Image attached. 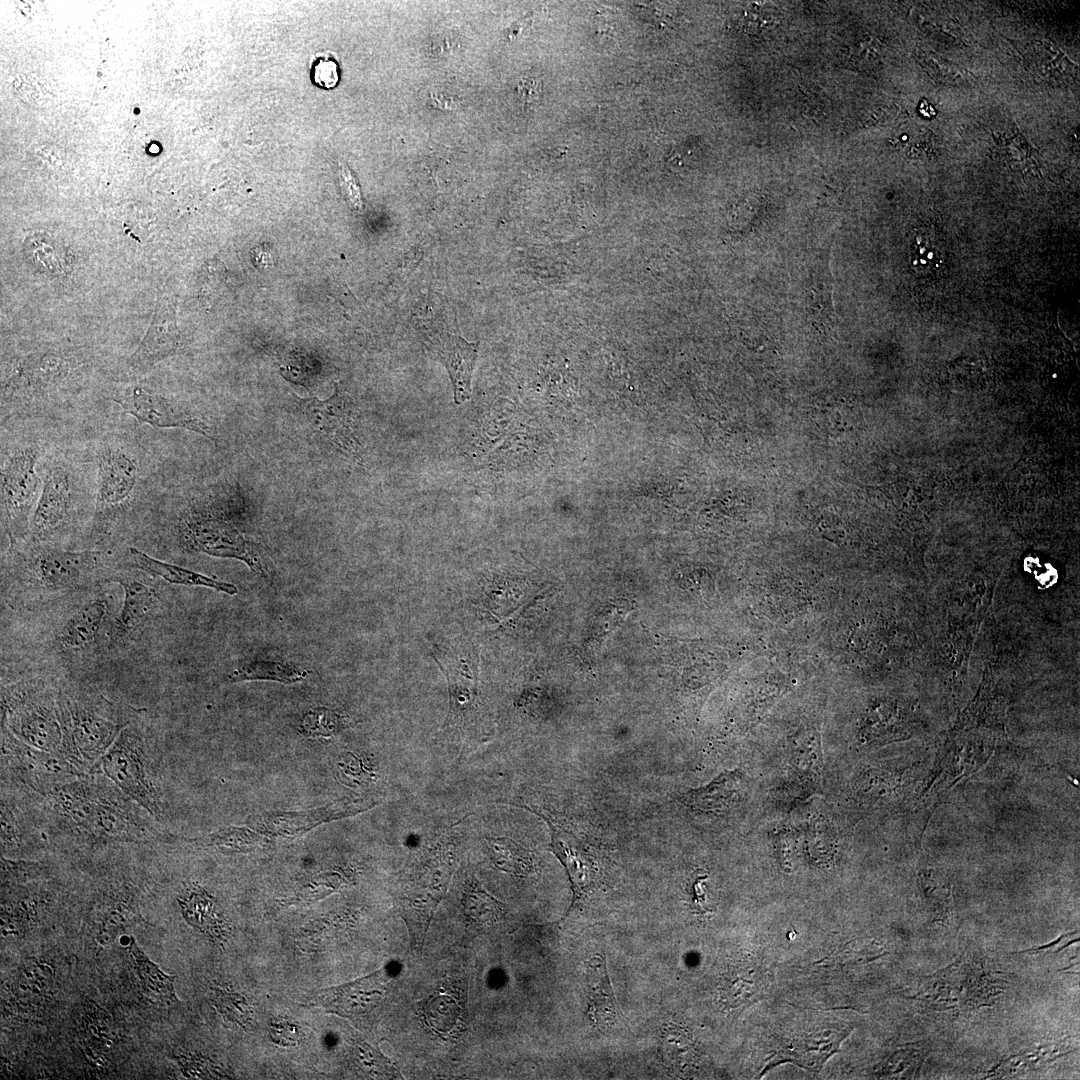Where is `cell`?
Here are the masks:
<instances>
[{
  "instance_id": "1",
  "label": "cell",
  "mask_w": 1080,
  "mask_h": 1080,
  "mask_svg": "<svg viewBox=\"0 0 1080 1080\" xmlns=\"http://www.w3.org/2000/svg\"><path fill=\"white\" fill-rule=\"evenodd\" d=\"M50 795L60 814L92 836L115 841H141L150 836L132 806L104 785L74 779Z\"/></svg>"
},
{
  "instance_id": "2",
  "label": "cell",
  "mask_w": 1080,
  "mask_h": 1080,
  "mask_svg": "<svg viewBox=\"0 0 1080 1080\" xmlns=\"http://www.w3.org/2000/svg\"><path fill=\"white\" fill-rule=\"evenodd\" d=\"M39 456V449L35 444L20 445L2 456V521L11 540L22 537L29 531L42 486L37 472Z\"/></svg>"
},
{
  "instance_id": "3",
  "label": "cell",
  "mask_w": 1080,
  "mask_h": 1080,
  "mask_svg": "<svg viewBox=\"0 0 1080 1080\" xmlns=\"http://www.w3.org/2000/svg\"><path fill=\"white\" fill-rule=\"evenodd\" d=\"M148 762L143 737L136 729L125 727L94 769H100L130 799L159 818L160 802Z\"/></svg>"
},
{
  "instance_id": "4",
  "label": "cell",
  "mask_w": 1080,
  "mask_h": 1080,
  "mask_svg": "<svg viewBox=\"0 0 1080 1080\" xmlns=\"http://www.w3.org/2000/svg\"><path fill=\"white\" fill-rule=\"evenodd\" d=\"M60 706L64 755L82 774L93 770L124 728L90 708L65 701Z\"/></svg>"
},
{
  "instance_id": "5",
  "label": "cell",
  "mask_w": 1080,
  "mask_h": 1080,
  "mask_svg": "<svg viewBox=\"0 0 1080 1080\" xmlns=\"http://www.w3.org/2000/svg\"><path fill=\"white\" fill-rule=\"evenodd\" d=\"M139 479L135 456L115 443L105 444L97 456V490L94 520L108 524L131 501Z\"/></svg>"
},
{
  "instance_id": "6",
  "label": "cell",
  "mask_w": 1080,
  "mask_h": 1080,
  "mask_svg": "<svg viewBox=\"0 0 1080 1080\" xmlns=\"http://www.w3.org/2000/svg\"><path fill=\"white\" fill-rule=\"evenodd\" d=\"M27 696L5 700V719L11 734L32 748L62 754L64 730L60 706L56 707L49 699Z\"/></svg>"
},
{
  "instance_id": "7",
  "label": "cell",
  "mask_w": 1080,
  "mask_h": 1080,
  "mask_svg": "<svg viewBox=\"0 0 1080 1080\" xmlns=\"http://www.w3.org/2000/svg\"><path fill=\"white\" fill-rule=\"evenodd\" d=\"M3 757L18 778L34 790L51 794L83 774L62 754L32 748L12 734L2 739Z\"/></svg>"
},
{
  "instance_id": "8",
  "label": "cell",
  "mask_w": 1080,
  "mask_h": 1080,
  "mask_svg": "<svg viewBox=\"0 0 1080 1080\" xmlns=\"http://www.w3.org/2000/svg\"><path fill=\"white\" fill-rule=\"evenodd\" d=\"M451 872V863L446 858L431 860L413 880L402 900V915L415 951L420 952L424 945L433 915L447 890Z\"/></svg>"
},
{
  "instance_id": "9",
  "label": "cell",
  "mask_w": 1080,
  "mask_h": 1080,
  "mask_svg": "<svg viewBox=\"0 0 1080 1080\" xmlns=\"http://www.w3.org/2000/svg\"><path fill=\"white\" fill-rule=\"evenodd\" d=\"M113 400L125 414L154 428H182L211 438V428L196 413L160 393L134 386Z\"/></svg>"
},
{
  "instance_id": "10",
  "label": "cell",
  "mask_w": 1080,
  "mask_h": 1080,
  "mask_svg": "<svg viewBox=\"0 0 1080 1080\" xmlns=\"http://www.w3.org/2000/svg\"><path fill=\"white\" fill-rule=\"evenodd\" d=\"M73 496L68 468L59 462L51 464L42 481L29 532L35 538H44L62 527L72 509Z\"/></svg>"
},
{
  "instance_id": "11",
  "label": "cell",
  "mask_w": 1080,
  "mask_h": 1080,
  "mask_svg": "<svg viewBox=\"0 0 1080 1080\" xmlns=\"http://www.w3.org/2000/svg\"><path fill=\"white\" fill-rule=\"evenodd\" d=\"M182 532L189 545L198 551L211 556L238 558L254 565L242 536L214 514L188 513L183 520Z\"/></svg>"
},
{
  "instance_id": "12",
  "label": "cell",
  "mask_w": 1080,
  "mask_h": 1080,
  "mask_svg": "<svg viewBox=\"0 0 1080 1080\" xmlns=\"http://www.w3.org/2000/svg\"><path fill=\"white\" fill-rule=\"evenodd\" d=\"M298 407L310 425L342 451H353L356 437L351 404L336 386L335 393L324 401L299 398Z\"/></svg>"
},
{
  "instance_id": "13",
  "label": "cell",
  "mask_w": 1080,
  "mask_h": 1080,
  "mask_svg": "<svg viewBox=\"0 0 1080 1080\" xmlns=\"http://www.w3.org/2000/svg\"><path fill=\"white\" fill-rule=\"evenodd\" d=\"M99 563L98 552L43 549L33 556L31 566L43 584L63 588L85 580Z\"/></svg>"
},
{
  "instance_id": "14",
  "label": "cell",
  "mask_w": 1080,
  "mask_h": 1080,
  "mask_svg": "<svg viewBox=\"0 0 1080 1080\" xmlns=\"http://www.w3.org/2000/svg\"><path fill=\"white\" fill-rule=\"evenodd\" d=\"M518 807L533 811L549 825L552 851L565 867L572 885L573 906L595 883L597 868L591 855L577 837L561 826L556 825L546 815L531 810L526 806L518 805Z\"/></svg>"
},
{
  "instance_id": "15",
  "label": "cell",
  "mask_w": 1080,
  "mask_h": 1080,
  "mask_svg": "<svg viewBox=\"0 0 1080 1080\" xmlns=\"http://www.w3.org/2000/svg\"><path fill=\"white\" fill-rule=\"evenodd\" d=\"M387 981L386 972L381 969L355 981L323 990L318 998L329 1011L353 1017L371 1011L381 1002Z\"/></svg>"
},
{
  "instance_id": "16",
  "label": "cell",
  "mask_w": 1080,
  "mask_h": 1080,
  "mask_svg": "<svg viewBox=\"0 0 1080 1080\" xmlns=\"http://www.w3.org/2000/svg\"><path fill=\"white\" fill-rule=\"evenodd\" d=\"M427 347L445 365L454 392V401L462 404L471 396V380L478 356V342L470 343L449 333L432 336Z\"/></svg>"
},
{
  "instance_id": "17",
  "label": "cell",
  "mask_w": 1080,
  "mask_h": 1080,
  "mask_svg": "<svg viewBox=\"0 0 1080 1080\" xmlns=\"http://www.w3.org/2000/svg\"><path fill=\"white\" fill-rule=\"evenodd\" d=\"M179 340L174 308L166 299H159L145 337L129 358V367L139 372L151 368L173 355Z\"/></svg>"
},
{
  "instance_id": "18",
  "label": "cell",
  "mask_w": 1080,
  "mask_h": 1080,
  "mask_svg": "<svg viewBox=\"0 0 1080 1080\" xmlns=\"http://www.w3.org/2000/svg\"><path fill=\"white\" fill-rule=\"evenodd\" d=\"M588 1014L593 1024L608 1028L618 1016V1008L604 955L593 956L586 966Z\"/></svg>"
},
{
  "instance_id": "19",
  "label": "cell",
  "mask_w": 1080,
  "mask_h": 1080,
  "mask_svg": "<svg viewBox=\"0 0 1080 1080\" xmlns=\"http://www.w3.org/2000/svg\"><path fill=\"white\" fill-rule=\"evenodd\" d=\"M178 904L186 921L206 934L217 944L227 938L225 923L214 899L198 886H188L178 896Z\"/></svg>"
},
{
  "instance_id": "20",
  "label": "cell",
  "mask_w": 1080,
  "mask_h": 1080,
  "mask_svg": "<svg viewBox=\"0 0 1080 1080\" xmlns=\"http://www.w3.org/2000/svg\"><path fill=\"white\" fill-rule=\"evenodd\" d=\"M135 565L145 573L160 577L172 584L203 586L224 592L229 595L237 593V588L230 583L209 578L195 571L160 561L143 551L131 547L129 549Z\"/></svg>"
},
{
  "instance_id": "21",
  "label": "cell",
  "mask_w": 1080,
  "mask_h": 1080,
  "mask_svg": "<svg viewBox=\"0 0 1080 1080\" xmlns=\"http://www.w3.org/2000/svg\"><path fill=\"white\" fill-rule=\"evenodd\" d=\"M135 975L144 994L151 1002L172 1006L179 1002L174 988L175 977L164 973L151 961L131 937L128 946Z\"/></svg>"
},
{
  "instance_id": "22",
  "label": "cell",
  "mask_w": 1080,
  "mask_h": 1080,
  "mask_svg": "<svg viewBox=\"0 0 1080 1080\" xmlns=\"http://www.w3.org/2000/svg\"><path fill=\"white\" fill-rule=\"evenodd\" d=\"M107 614L101 599L83 605L63 626L59 641L67 649L79 650L91 644L98 635Z\"/></svg>"
},
{
  "instance_id": "23",
  "label": "cell",
  "mask_w": 1080,
  "mask_h": 1080,
  "mask_svg": "<svg viewBox=\"0 0 1080 1080\" xmlns=\"http://www.w3.org/2000/svg\"><path fill=\"white\" fill-rule=\"evenodd\" d=\"M449 685L450 711L454 715L472 709L478 695L477 657L468 654L455 661V666L440 665Z\"/></svg>"
},
{
  "instance_id": "24",
  "label": "cell",
  "mask_w": 1080,
  "mask_h": 1080,
  "mask_svg": "<svg viewBox=\"0 0 1080 1080\" xmlns=\"http://www.w3.org/2000/svg\"><path fill=\"white\" fill-rule=\"evenodd\" d=\"M124 590L123 605L117 619V629L121 633L137 630L147 619L154 603V591L142 582L133 579L118 580Z\"/></svg>"
},
{
  "instance_id": "25",
  "label": "cell",
  "mask_w": 1080,
  "mask_h": 1080,
  "mask_svg": "<svg viewBox=\"0 0 1080 1080\" xmlns=\"http://www.w3.org/2000/svg\"><path fill=\"white\" fill-rule=\"evenodd\" d=\"M462 906L467 921L476 928L494 925L504 918L506 912L504 904L486 892L475 879L466 884Z\"/></svg>"
},
{
  "instance_id": "26",
  "label": "cell",
  "mask_w": 1080,
  "mask_h": 1080,
  "mask_svg": "<svg viewBox=\"0 0 1080 1080\" xmlns=\"http://www.w3.org/2000/svg\"><path fill=\"white\" fill-rule=\"evenodd\" d=\"M487 849L494 865L511 875L526 876L533 871L530 852L516 841L501 837L488 838Z\"/></svg>"
},
{
  "instance_id": "27",
  "label": "cell",
  "mask_w": 1080,
  "mask_h": 1080,
  "mask_svg": "<svg viewBox=\"0 0 1080 1080\" xmlns=\"http://www.w3.org/2000/svg\"><path fill=\"white\" fill-rule=\"evenodd\" d=\"M302 671L291 664L271 661L248 662L233 671L229 676L231 681L242 680H274L282 683H295L305 677Z\"/></svg>"
},
{
  "instance_id": "28",
  "label": "cell",
  "mask_w": 1080,
  "mask_h": 1080,
  "mask_svg": "<svg viewBox=\"0 0 1080 1080\" xmlns=\"http://www.w3.org/2000/svg\"><path fill=\"white\" fill-rule=\"evenodd\" d=\"M426 1013L433 1029L447 1033L463 1019V998L454 994L438 993L428 1000Z\"/></svg>"
},
{
  "instance_id": "29",
  "label": "cell",
  "mask_w": 1080,
  "mask_h": 1080,
  "mask_svg": "<svg viewBox=\"0 0 1080 1080\" xmlns=\"http://www.w3.org/2000/svg\"><path fill=\"white\" fill-rule=\"evenodd\" d=\"M133 916L132 896L126 893H116L111 897V902L106 904L103 918L99 926L97 941L105 946L109 944L118 930L123 928Z\"/></svg>"
},
{
  "instance_id": "30",
  "label": "cell",
  "mask_w": 1080,
  "mask_h": 1080,
  "mask_svg": "<svg viewBox=\"0 0 1080 1080\" xmlns=\"http://www.w3.org/2000/svg\"><path fill=\"white\" fill-rule=\"evenodd\" d=\"M352 1057L358 1067L366 1073L387 1078H398L399 1073L391 1062L367 1043L355 1041Z\"/></svg>"
},
{
  "instance_id": "31",
  "label": "cell",
  "mask_w": 1080,
  "mask_h": 1080,
  "mask_svg": "<svg viewBox=\"0 0 1080 1080\" xmlns=\"http://www.w3.org/2000/svg\"><path fill=\"white\" fill-rule=\"evenodd\" d=\"M19 980L25 991L43 995L53 986L54 971L48 963L30 959L24 964Z\"/></svg>"
},
{
  "instance_id": "32",
  "label": "cell",
  "mask_w": 1080,
  "mask_h": 1080,
  "mask_svg": "<svg viewBox=\"0 0 1080 1080\" xmlns=\"http://www.w3.org/2000/svg\"><path fill=\"white\" fill-rule=\"evenodd\" d=\"M45 874L46 867L41 863L1 857L2 886L30 882L44 877Z\"/></svg>"
},
{
  "instance_id": "33",
  "label": "cell",
  "mask_w": 1080,
  "mask_h": 1080,
  "mask_svg": "<svg viewBox=\"0 0 1080 1080\" xmlns=\"http://www.w3.org/2000/svg\"><path fill=\"white\" fill-rule=\"evenodd\" d=\"M213 1003L223 1016L240 1025L246 1024L250 1019L249 1007L241 995L216 988L214 989Z\"/></svg>"
},
{
  "instance_id": "34",
  "label": "cell",
  "mask_w": 1080,
  "mask_h": 1080,
  "mask_svg": "<svg viewBox=\"0 0 1080 1080\" xmlns=\"http://www.w3.org/2000/svg\"><path fill=\"white\" fill-rule=\"evenodd\" d=\"M83 1022L87 1033L95 1043L100 1045V1047L108 1048L112 1045L114 1039L108 1023V1017L104 1011L95 1005V1003H90L86 1007L85 1015H83Z\"/></svg>"
},
{
  "instance_id": "35",
  "label": "cell",
  "mask_w": 1080,
  "mask_h": 1080,
  "mask_svg": "<svg viewBox=\"0 0 1080 1080\" xmlns=\"http://www.w3.org/2000/svg\"><path fill=\"white\" fill-rule=\"evenodd\" d=\"M912 257L915 268L924 273L936 270L942 263L940 245L926 235L915 238Z\"/></svg>"
},
{
  "instance_id": "36",
  "label": "cell",
  "mask_w": 1080,
  "mask_h": 1080,
  "mask_svg": "<svg viewBox=\"0 0 1080 1080\" xmlns=\"http://www.w3.org/2000/svg\"><path fill=\"white\" fill-rule=\"evenodd\" d=\"M341 726L340 716L328 709L311 711L302 722L303 732L310 736H332Z\"/></svg>"
},
{
  "instance_id": "37",
  "label": "cell",
  "mask_w": 1080,
  "mask_h": 1080,
  "mask_svg": "<svg viewBox=\"0 0 1080 1080\" xmlns=\"http://www.w3.org/2000/svg\"><path fill=\"white\" fill-rule=\"evenodd\" d=\"M26 245H29V251L34 260H39L44 256V262L42 267L48 271H58L61 268L62 257L59 253L58 247L44 236L35 235L33 238H27Z\"/></svg>"
},
{
  "instance_id": "38",
  "label": "cell",
  "mask_w": 1080,
  "mask_h": 1080,
  "mask_svg": "<svg viewBox=\"0 0 1080 1080\" xmlns=\"http://www.w3.org/2000/svg\"><path fill=\"white\" fill-rule=\"evenodd\" d=\"M23 838L20 821L12 809L4 803L1 804V847L2 852L16 849L21 845Z\"/></svg>"
},
{
  "instance_id": "39",
  "label": "cell",
  "mask_w": 1080,
  "mask_h": 1080,
  "mask_svg": "<svg viewBox=\"0 0 1080 1080\" xmlns=\"http://www.w3.org/2000/svg\"><path fill=\"white\" fill-rule=\"evenodd\" d=\"M177 1061L179 1062L183 1072L187 1075V1077L211 1078L213 1077V1075L220 1074L217 1071L218 1068H216L213 1064L209 1063L207 1060L198 1057L180 1055L179 1057H177Z\"/></svg>"
},
{
  "instance_id": "40",
  "label": "cell",
  "mask_w": 1080,
  "mask_h": 1080,
  "mask_svg": "<svg viewBox=\"0 0 1080 1080\" xmlns=\"http://www.w3.org/2000/svg\"><path fill=\"white\" fill-rule=\"evenodd\" d=\"M315 82L324 88H332L338 81L337 65L332 60L322 59L314 66Z\"/></svg>"
},
{
  "instance_id": "41",
  "label": "cell",
  "mask_w": 1080,
  "mask_h": 1080,
  "mask_svg": "<svg viewBox=\"0 0 1080 1080\" xmlns=\"http://www.w3.org/2000/svg\"><path fill=\"white\" fill-rule=\"evenodd\" d=\"M300 1030L288 1022H276L272 1025V1037L283 1045H295L300 1041Z\"/></svg>"
},
{
  "instance_id": "42",
  "label": "cell",
  "mask_w": 1080,
  "mask_h": 1080,
  "mask_svg": "<svg viewBox=\"0 0 1080 1080\" xmlns=\"http://www.w3.org/2000/svg\"><path fill=\"white\" fill-rule=\"evenodd\" d=\"M923 62H925V64L931 69L933 74L937 75L941 79L955 82L957 79L962 78L957 76V72L953 69V67H949L942 62H938L937 59L931 57L930 55H924Z\"/></svg>"
},
{
  "instance_id": "43",
  "label": "cell",
  "mask_w": 1080,
  "mask_h": 1080,
  "mask_svg": "<svg viewBox=\"0 0 1080 1080\" xmlns=\"http://www.w3.org/2000/svg\"><path fill=\"white\" fill-rule=\"evenodd\" d=\"M342 167L343 168L341 170V175H342V178L344 180V184H345V187H346L347 195H348V197L350 199L351 206L353 208H355V209H360L361 208V198H360V191H359L358 185L356 183V180L352 176L351 172L344 165H342Z\"/></svg>"
},
{
  "instance_id": "44",
  "label": "cell",
  "mask_w": 1080,
  "mask_h": 1080,
  "mask_svg": "<svg viewBox=\"0 0 1080 1080\" xmlns=\"http://www.w3.org/2000/svg\"><path fill=\"white\" fill-rule=\"evenodd\" d=\"M1073 933H1075V932H1072V933H1068V934H1063V935H1061V936H1060V937H1059V938H1058L1057 940H1055V941H1053V942H1051V943H1049V944H1047V945H1043V946H1040V947H1038V948H1031V949H1027V950H1024V951H1019L1018 953H1038V952H1041V951H1044V950H1047V949L1053 948V947H1055V946H1056V945H1057V944H1058L1059 942H1061V941H1062V939H1063L1064 937H1067V936H1069V935H1071V934H1073Z\"/></svg>"
},
{
  "instance_id": "45",
  "label": "cell",
  "mask_w": 1080,
  "mask_h": 1080,
  "mask_svg": "<svg viewBox=\"0 0 1080 1080\" xmlns=\"http://www.w3.org/2000/svg\"><path fill=\"white\" fill-rule=\"evenodd\" d=\"M919 107V110L923 117H933L935 115L934 107L926 100H923Z\"/></svg>"
}]
</instances>
